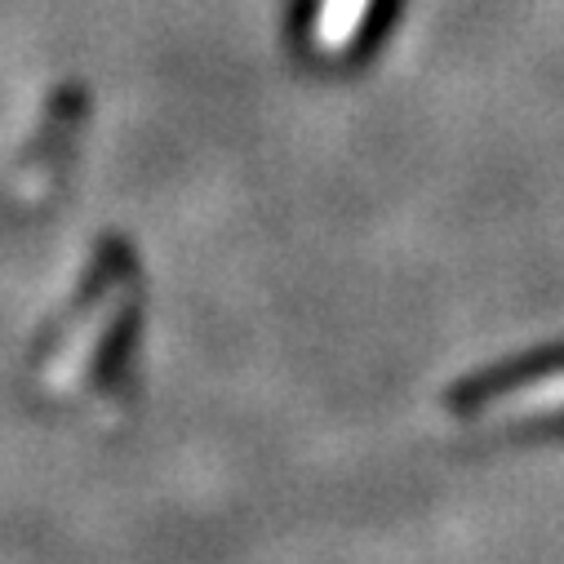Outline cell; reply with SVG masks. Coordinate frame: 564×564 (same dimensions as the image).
<instances>
[{"label":"cell","mask_w":564,"mask_h":564,"mask_svg":"<svg viewBox=\"0 0 564 564\" xmlns=\"http://www.w3.org/2000/svg\"><path fill=\"white\" fill-rule=\"evenodd\" d=\"M480 413H498V417H533V413H560L564 409V369H546V373H529L511 387H489L476 395Z\"/></svg>","instance_id":"1"}]
</instances>
